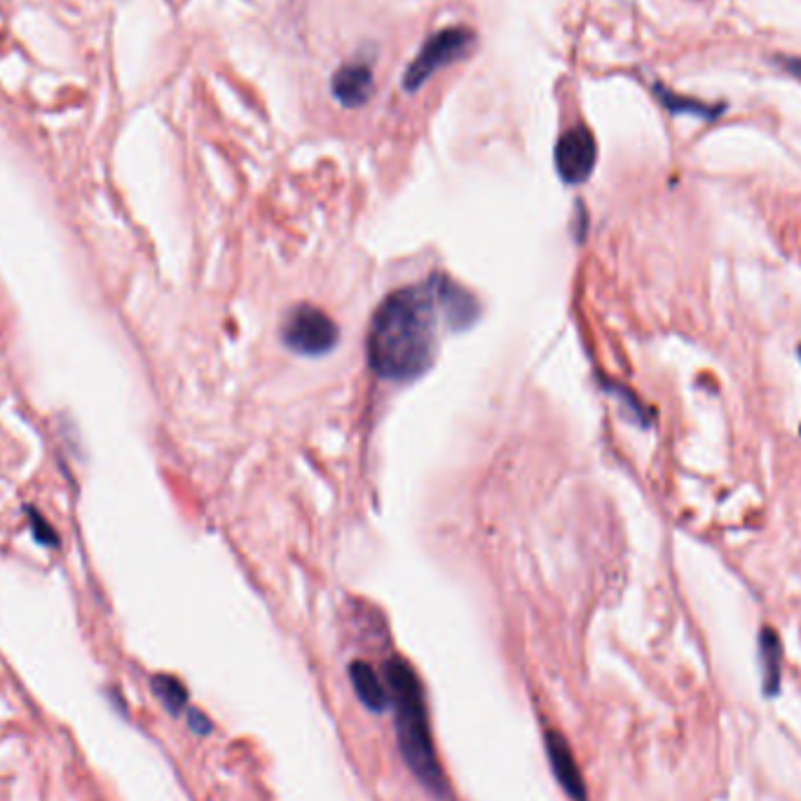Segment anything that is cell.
<instances>
[{
	"label": "cell",
	"mask_w": 801,
	"mask_h": 801,
	"mask_svg": "<svg viewBox=\"0 0 801 801\" xmlns=\"http://www.w3.org/2000/svg\"><path fill=\"white\" fill-rule=\"evenodd\" d=\"M382 677L389 689L391 708H394L397 739L405 766L432 794L443 797L448 782L434 749L427 701H424L417 673L405 659L394 656L385 663Z\"/></svg>",
	"instance_id": "cell-2"
},
{
	"label": "cell",
	"mask_w": 801,
	"mask_h": 801,
	"mask_svg": "<svg viewBox=\"0 0 801 801\" xmlns=\"http://www.w3.org/2000/svg\"><path fill=\"white\" fill-rule=\"evenodd\" d=\"M759 663L764 677V696H776L782 679V646L774 628H762L759 633Z\"/></svg>",
	"instance_id": "cell-9"
},
{
	"label": "cell",
	"mask_w": 801,
	"mask_h": 801,
	"mask_svg": "<svg viewBox=\"0 0 801 801\" xmlns=\"http://www.w3.org/2000/svg\"><path fill=\"white\" fill-rule=\"evenodd\" d=\"M595 162H598V144L591 129L579 125L560 136L556 146V169L562 181L570 185L588 181Z\"/></svg>",
	"instance_id": "cell-5"
},
{
	"label": "cell",
	"mask_w": 801,
	"mask_h": 801,
	"mask_svg": "<svg viewBox=\"0 0 801 801\" xmlns=\"http://www.w3.org/2000/svg\"><path fill=\"white\" fill-rule=\"evenodd\" d=\"M350 679L356 691V698H359L362 706L368 708L370 712H385L391 706L385 677H380V673L375 671L370 663L354 661L350 666Z\"/></svg>",
	"instance_id": "cell-8"
},
{
	"label": "cell",
	"mask_w": 801,
	"mask_h": 801,
	"mask_svg": "<svg viewBox=\"0 0 801 801\" xmlns=\"http://www.w3.org/2000/svg\"><path fill=\"white\" fill-rule=\"evenodd\" d=\"M654 94L673 115H694V117H701V121H714V117H720L724 113V106H710V104H706V101L682 96L677 92L661 88V84H654Z\"/></svg>",
	"instance_id": "cell-10"
},
{
	"label": "cell",
	"mask_w": 801,
	"mask_h": 801,
	"mask_svg": "<svg viewBox=\"0 0 801 801\" xmlns=\"http://www.w3.org/2000/svg\"><path fill=\"white\" fill-rule=\"evenodd\" d=\"M28 525H31V530H33V537H36V541H41L43 547H47V549L59 547L57 530L41 516V511L28 508Z\"/></svg>",
	"instance_id": "cell-12"
},
{
	"label": "cell",
	"mask_w": 801,
	"mask_h": 801,
	"mask_svg": "<svg viewBox=\"0 0 801 801\" xmlns=\"http://www.w3.org/2000/svg\"><path fill=\"white\" fill-rule=\"evenodd\" d=\"M333 96L340 106L362 108L375 92V76L368 61H352L340 66L331 80Z\"/></svg>",
	"instance_id": "cell-7"
},
{
	"label": "cell",
	"mask_w": 801,
	"mask_h": 801,
	"mask_svg": "<svg viewBox=\"0 0 801 801\" xmlns=\"http://www.w3.org/2000/svg\"><path fill=\"white\" fill-rule=\"evenodd\" d=\"M473 314V300L446 279L399 288L370 321L368 362L385 380H413L434 362L440 321L457 329Z\"/></svg>",
	"instance_id": "cell-1"
},
{
	"label": "cell",
	"mask_w": 801,
	"mask_h": 801,
	"mask_svg": "<svg viewBox=\"0 0 801 801\" xmlns=\"http://www.w3.org/2000/svg\"><path fill=\"white\" fill-rule=\"evenodd\" d=\"M152 694L158 696V701L172 712L179 714L181 710H185L187 706V691L183 687V682L174 675H156L152 677Z\"/></svg>",
	"instance_id": "cell-11"
},
{
	"label": "cell",
	"mask_w": 801,
	"mask_h": 801,
	"mask_svg": "<svg viewBox=\"0 0 801 801\" xmlns=\"http://www.w3.org/2000/svg\"><path fill=\"white\" fill-rule=\"evenodd\" d=\"M282 337L288 350L317 356L337 345L340 331L327 312L312 308V305H298L288 312Z\"/></svg>",
	"instance_id": "cell-4"
},
{
	"label": "cell",
	"mask_w": 801,
	"mask_h": 801,
	"mask_svg": "<svg viewBox=\"0 0 801 801\" xmlns=\"http://www.w3.org/2000/svg\"><path fill=\"white\" fill-rule=\"evenodd\" d=\"M476 43H479V38H476V33L469 26L440 28L434 36L424 41L411 66L405 68L403 90L411 94L422 90L438 71H443V68L467 59L473 53Z\"/></svg>",
	"instance_id": "cell-3"
},
{
	"label": "cell",
	"mask_w": 801,
	"mask_h": 801,
	"mask_svg": "<svg viewBox=\"0 0 801 801\" xmlns=\"http://www.w3.org/2000/svg\"><path fill=\"white\" fill-rule=\"evenodd\" d=\"M799 359H801V347H799Z\"/></svg>",
	"instance_id": "cell-15"
},
{
	"label": "cell",
	"mask_w": 801,
	"mask_h": 801,
	"mask_svg": "<svg viewBox=\"0 0 801 801\" xmlns=\"http://www.w3.org/2000/svg\"><path fill=\"white\" fill-rule=\"evenodd\" d=\"M782 68H786V71L790 73V76H797V78H801V57H780V59H776Z\"/></svg>",
	"instance_id": "cell-14"
},
{
	"label": "cell",
	"mask_w": 801,
	"mask_h": 801,
	"mask_svg": "<svg viewBox=\"0 0 801 801\" xmlns=\"http://www.w3.org/2000/svg\"><path fill=\"white\" fill-rule=\"evenodd\" d=\"M543 743H547V755L551 762V771L558 780V786L565 790V794L574 801H586L588 792H586V780L582 776V769H579L576 757L572 753V747L568 743V739L560 734L556 729H549L547 736H543Z\"/></svg>",
	"instance_id": "cell-6"
},
{
	"label": "cell",
	"mask_w": 801,
	"mask_h": 801,
	"mask_svg": "<svg viewBox=\"0 0 801 801\" xmlns=\"http://www.w3.org/2000/svg\"><path fill=\"white\" fill-rule=\"evenodd\" d=\"M187 724H191V729L195 731L197 736H207V734H211V729H214V724H211V720L207 718V714L195 710V708L187 710Z\"/></svg>",
	"instance_id": "cell-13"
}]
</instances>
